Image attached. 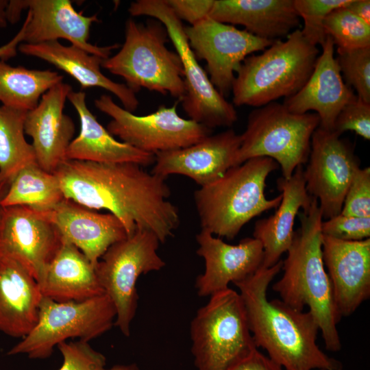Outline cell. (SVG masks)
Instances as JSON below:
<instances>
[{
  "label": "cell",
  "instance_id": "cell-36",
  "mask_svg": "<svg viewBox=\"0 0 370 370\" xmlns=\"http://www.w3.org/2000/svg\"><path fill=\"white\" fill-rule=\"evenodd\" d=\"M341 214L370 217V168H359L347 190Z\"/></svg>",
  "mask_w": 370,
  "mask_h": 370
},
{
  "label": "cell",
  "instance_id": "cell-45",
  "mask_svg": "<svg viewBox=\"0 0 370 370\" xmlns=\"http://www.w3.org/2000/svg\"><path fill=\"white\" fill-rule=\"evenodd\" d=\"M9 187V184H0V215L2 210L1 206V201L3 199L4 196L5 195Z\"/></svg>",
  "mask_w": 370,
  "mask_h": 370
},
{
  "label": "cell",
  "instance_id": "cell-29",
  "mask_svg": "<svg viewBox=\"0 0 370 370\" xmlns=\"http://www.w3.org/2000/svg\"><path fill=\"white\" fill-rule=\"evenodd\" d=\"M63 78L51 70L14 67L0 60V101L8 107L31 110L40 97Z\"/></svg>",
  "mask_w": 370,
  "mask_h": 370
},
{
  "label": "cell",
  "instance_id": "cell-8",
  "mask_svg": "<svg viewBox=\"0 0 370 370\" xmlns=\"http://www.w3.org/2000/svg\"><path fill=\"white\" fill-rule=\"evenodd\" d=\"M317 114H295L283 103L271 102L252 110L234 166L256 157L275 160L289 179L299 166L307 162L312 136L319 126Z\"/></svg>",
  "mask_w": 370,
  "mask_h": 370
},
{
  "label": "cell",
  "instance_id": "cell-6",
  "mask_svg": "<svg viewBox=\"0 0 370 370\" xmlns=\"http://www.w3.org/2000/svg\"><path fill=\"white\" fill-rule=\"evenodd\" d=\"M125 36L119 52L103 60L101 66L122 77L135 93L145 88L181 101L186 93L184 70L177 52L166 45L164 25L153 18L145 23L130 18Z\"/></svg>",
  "mask_w": 370,
  "mask_h": 370
},
{
  "label": "cell",
  "instance_id": "cell-40",
  "mask_svg": "<svg viewBox=\"0 0 370 370\" xmlns=\"http://www.w3.org/2000/svg\"><path fill=\"white\" fill-rule=\"evenodd\" d=\"M230 370H284L282 367L257 349Z\"/></svg>",
  "mask_w": 370,
  "mask_h": 370
},
{
  "label": "cell",
  "instance_id": "cell-34",
  "mask_svg": "<svg viewBox=\"0 0 370 370\" xmlns=\"http://www.w3.org/2000/svg\"><path fill=\"white\" fill-rule=\"evenodd\" d=\"M351 0H293L295 8L304 21L303 36L312 45H322L327 38L323 23L334 9L346 6Z\"/></svg>",
  "mask_w": 370,
  "mask_h": 370
},
{
  "label": "cell",
  "instance_id": "cell-27",
  "mask_svg": "<svg viewBox=\"0 0 370 370\" xmlns=\"http://www.w3.org/2000/svg\"><path fill=\"white\" fill-rule=\"evenodd\" d=\"M21 53L36 57L70 75L82 88L100 87L114 95L123 108L133 112L138 106L136 93L126 84L116 83L101 71L103 58L90 54L75 46H65L58 40L18 46Z\"/></svg>",
  "mask_w": 370,
  "mask_h": 370
},
{
  "label": "cell",
  "instance_id": "cell-23",
  "mask_svg": "<svg viewBox=\"0 0 370 370\" xmlns=\"http://www.w3.org/2000/svg\"><path fill=\"white\" fill-rule=\"evenodd\" d=\"M282 200L273 215L258 220L253 237L263 248L262 267L269 268L280 260L293 242L295 219L300 209H308L312 199L306 188L304 169L299 166L289 179L283 177L277 180Z\"/></svg>",
  "mask_w": 370,
  "mask_h": 370
},
{
  "label": "cell",
  "instance_id": "cell-38",
  "mask_svg": "<svg viewBox=\"0 0 370 370\" xmlns=\"http://www.w3.org/2000/svg\"><path fill=\"white\" fill-rule=\"evenodd\" d=\"M333 131L341 135L353 131L363 138L370 140V103L358 97L346 104L338 114Z\"/></svg>",
  "mask_w": 370,
  "mask_h": 370
},
{
  "label": "cell",
  "instance_id": "cell-4",
  "mask_svg": "<svg viewBox=\"0 0 370 370\" xmlns=\"http://www.w3.org/2000/svg\"><path fill=\"white\" fill-rule=\"evenodd\" d=\"M279 165L267 157H256L230 168L212 183L195 191L201 230L232 240L254 217L273 208L281 193L268 199L266 180Z\"/></svg>",
  "mask_w": 370,
  "mask_h": 370
},
{
  "label": "cell",
  "instance_id": "cell-18",
  "mask_svg": "<svg viewBox=\"0 0 370 370\" xmlns=\"http://www.w3.org/2000/svg\"><path fill=\"white\" fill-rule=\"evenodd\" d=\"M322 256L339 317L370 297V238L347 241L322 235Z\"/></svg>",
  "mask_w": 370,
  "mask_h": 370
},
{
  "label": "cell",
  "instance_id": "cell-24",
  "mask_svg": "<svg viewBox=\"0 0 370 370\" xmlns=\"http://www.w3.org/2000/svg\"><path fill=\"white\" fill-rule=\"evenodd\" d=\"M208 17L272 41L287 37L300 23L293 0H214Z\"/></svg>",
  "mask_w": 370,
  "mask_h": 370
},
{
  "label": "cell",
  "instance_id": "cell-35",
  "mask_svg": "<svg viewBox=\"0 0 370 370\" xmlns=\"http://www.w3.org/2000/svg\"><path fill=\"white\" fill-rule=\"evenodd\" d=\"M62 356L58 370H106V358L83 341H64L57 346Z\"/></svg>",
  "mask_w": 370,
  "mask_h": 370
},
{
  "label": "cell",
  "instance_id": "cell-41",
  "mask_svg": "<svg viewBox=\"0 0 370 370\" xmlns=\"http://www.w3.org/2000/svg\"><path fill=\"white\" fill-rule=\"evenodd\" d=\"M345 8L355 16L370 25L369 0H351Z\"/></svg>",
  "mask_w": 370,
  "mask_h": 370
},
{
  "label": "cell",
  "instance_id": "cell-37",
  "mask_svg": "<svg viewBox=\"0 0 370 370\" xmlns=\"http://www.w3.org/2000/svg\"><path fill=\"white\" fill-rule=\"evenodd\" d=\"M322 235L334 238L357 241L370 236V217H358L338 214L321 225Z\"/></svg>",
  "mask_w": 370,
  "mask_h": 370
},
{
  "label": "cell",
  "instance_id": "cell-15",
  "mask_svg": "<svg viewBox=\"0 0 370 370\" xmlns=\"http://www.w3.org/2000/svg\"><path fill=\"white\" fill-rule=\"evenodd\" d=\"M28 13L23 25V41L38 44L64 38L71 45L103 59L119 45L99 47L88 42L90 28L97 21V15L84 16L77 12L69 0H12L8 1L5 14L8 22L15 23L23 10Z\"/></svg>",
  "mask_w": 370,
  "mask_h": 370
},
{
  "label": "cell",
  "instance_id": "cell-43",
  "mask_svg": "<svg viewBox=\"0 0 370 370\" xmlns=\"http://www.w3.org/2000/svg\"><path fill=\"white\" fill-rule=\"evenodd\" d=\"M8 1L0 0V27H4L7 25L5 10Z\"/></svg>",
  "mask_w": 370,
  "mask_h": 370
},
{
  "label": "cell",
  "instance_id": "cell-3",
  "mask_svg": "<svg viewBox=\"0 0 370 370\" xmlns=\"http://www.w3.org/2000/svg\"><path fill=\"white\" fill-rule=\"evenodd\" d=\"M300 225L282 260L284 273L272 288L289 306L304 310L305 306L317 321L326 349L338 352L341 342L337 325L341 318L334 302L332 289L322 256L321 222L317 199L298 213Z\"/></svg>",
  "mask_w": 370,
  "mask_h": 370
},
{
  "label": "cell",
  "instance_id": "cell-2",
  "mask_svg": "<svg viewBox=\"0 0 370 370\" xmlns=\"http://www.w3.org/2000/svg\"><path fill=\"white\" fill-rule=\"evenodd\" d=\"M283 261L260 267L235 284L239 289L257 348L284 370H342L340 361L329 357L317 344L319 328L309 312L295 309L281 299L269 300L267 290L282 270Z\"/></svg>",
  "mask_w": 370,
  "mask_h": 370
},
{
  "label": "cell",
  "instance_id": "cell-20",
  "mask_svg": "<svg viewBox=\"0 0 370 370\" xmlns=\"http://www.w3.org/2000/svg\"><path fill=\"white\" fill-rule=\"evenodd\" d=\"M71 90L66 83L53 86L25 116L24 131L33 140L36 162L49 173H53L66 160V149L73 140L75 124L63 111Z\"/></svg>",
  "mask_w": 370,
  "mask_h": 370
},
{
  "label": "cell",
  "instance_id": "cell-7",
  "mask_svg": "<svg viewBox=\"0 0 370 370\" xmlns=\"http://www.w3.org/2000/svg\"><path fill=\"white\" fill-rule=\"evenodd\" d=\"M190 336L197 370H230L258 349L239 293L230 288L198 310Z\"/></svg>",
  "mask_w": 370,
  "mask_h": 370
},
{
  "label": "cell",
  "instance_id": "cell-16",
  "mask_svg": "<svg viewBox=\"0 0 370 370\" xmlns=\"http://www.w3.org/2000/svg\"><path fill=\"white\" fill-rule=\"evenodd\" d=\"M49 211L11 206L0 215V256L19 262L38 284L62 243Z\"/></svg>",
  "mask_w": 370,
  "mask_h": 370
},
{
  "label": "cell",
  "instance_id": "cell-13",
  "mask_svg": "<svg viewBox=\"0 0 370 370\" xmlns=\"http://www.w3.org/2000/svg\"><path fill=\"white\" fill-rule=\"evenodd\" d=\"M335 131L314 132L304 170L306 188L317 199L323 219L341 213L343 201L360 161L352 144Z\"/></svg>",
  "mask_w": 370,
  "mask_h": 370
},
{
  "label": "cell",
  "instance_id": "cell-30",
  "mask_svg": "<svg viewBox=\"0 0 370 370\" xmlns=\"http://www.w3.org/2000/svg\"><path fill=\"white\" fill-rule=\"evenodd\" d=\"M64 199L57 176L34 163L21 169L12 180L1 201V206H26L47 211Z\"/></svg>",
  "mask_w": 370,
  "mask_h": 370
},
{
  "label": "cell",
  "instance_id": "cell-39",
  "mask_svg": "<svg viewBox=\"0 0 370 370\" xmlns=\"http://www.w3.org/2000/svg\"><path fill=\"white\" fill-rule=\"evenodd\" d=\"M181 21L193 25L208 16L214 0H166Z\"/></svg>",
  "mask_w": 370,
  "mask_h": 370
},
{
  "label": "cell",
  "instance_id": "cell-42",
  "mask_svg": "<svg viewBox=\"0 0 370 370\" xmlns=\"http://www.w3.org/2000/svg\"><path fill=\"white\" fill-rule=\"evenodd\" d=\"M24 27L22 26L17 34L7 44L0 47V59L5 61L16 56L17 46L23 41Z\"/></svg>",
  "mask_w": 370,
  "mask_h": 370
},
{
  "label": "cell",
  "instance_id": "cell-11",
  "mask_svg": "<svg viewBox=\"0 0 370 370\" xmlns=\"http://www.w3.org/2000/svg\"><path fill=\"white\" fill-rule=\"evenodd\" d=\"M159 243L153 233L138 229L112 245L95 267L101 287L115 306L114 325L125 336L130 335L131 323L138 306V278L165 266L157 252Z\"/></svg>",
  "mask_w": 370,
  "mask_h": 370
},
{
  "label": "cell",
  "instance_id": "cell-9",
  "mask_svg": "<svg viewBox=\"0 0 370 370\" xmlns=\"http://www.w3.org/2000/svg\"><path fill=\"white\" fill-rule=\"evenodd\" d=\"M128 11L133 16L156 19L165 27L182 62L186 93L181 101L189 119L210 130L232 126L238 119L234 106L211 83L189 45L185 27L166 1L138 0L130 4Z\"/></svg>",
  "mask_w": 370,
  "mask_h": 370
},
{
  "label": "cell",
  "instance_id": "cell-19",
  "mask_svg": "<svg viewBox=\"0 0 370 370\" xmlns=\"http://www.w3.org/2000/svg\"><path fill=\"white\" fill-rule=\"evenodd\" d=\"M199 245L197 254L205 262L204 272L196 280L197 293L211 296L252 275L262 265L263 248L252 237L230 245L211 233L201 230L196 235Z\"/></svg>",
  "mask_w": 370,
  "mask_h": 370
},
{
  "label": "cell",
  "instance_id": "cell-12",
  "mask_svg": "<svg viewBox=\"0 0 370 370\" xmlns=\"http://www.w3.org/2000/svg\"><path fill=\"white\" fill-rule=\"evenodd\" d=\"M177 105H162L151 114L138 116L117 105L109 95H102L95 101V107L112 118L106 129L112 136L154 155L186 147L212 134L206 126L181 117Z\"/></svg>",
  "mask_w": 370,
  "mask_h": 370
},
{
  "label": "cell",
  "instance_id": "cell-21",
  "mask_svg": "<svg viewBox=\"0 0 370 370\" xmlns=\"http://www.w3.org/2000/svg\"><path fill=\"white\" fill-rule=\"evenodd\" d=\"M321 47L322 52L308 81L297 93L286 98L283 104L295 114L314 111L320 119L319 127L333 131L342 108L357 95L343 79L331 37L327 36Z\"/></svg>",
  "mask_w": 370,
  "mask_h": 370
},
{
  "label": "cell",
  "instance_id": "cell-10",
  "mask_svg": "<svg viewBox=\"0 0 370 370\" xmlns=\"http://www.w3.org/2000/svg\"><path fill=\"white\" fill-rule=\"evenodd\" d=\"M116 315L115 306L106 293L82 301L60 302L42 297L36 325L8 355L47 358L55 347L69 338L89 342L102 335L114 325Z\"/></svg>",
  "mask_w": 370,
  "mask_h": 370
},
{
  "label": "cell",
  "instance_id": "cell-25",
  "mask_svg": "<svg viewBox=\"0 0 370 370\" xmlns=\"http://www.w3.org/2000/svg\"><path fill=\"white\" fill-rule=\"evenodd\" d=\"M42 298L33 275L17 261L0 256V331L27 336L38 321Z\"/></svg>",
  "mask_w": 370,
  "mask_h": 370
},
{
  "label": "cell",
  "instance_id": "cell-32",
  "mask_svg": "<svg viewBox=\"0 0 370 370\" xmlns=\"http://www.w3.org/2000/svg\"><path fill=\"white\" fill-rule=\"evenodd\" d=\"M323 27L337 48L354 49L370 47V25L345 6L332 10L325 18Z\"/></svg>",
  "mask_w": 370,
  "mask_h": 370
},
{
  "label": "cell",
  "instance_id": "cell-17",
  "mask_svg": "<svg viewBox=\"0 0 370 370\" xmlns=\"http://www.w3.org/2000/svg\"><path fill=\"white\" fill-rule=\"evenodd\" d=\"M241 145V135L232 129L211 134L186 147L156 153L151 173L164 178L182 175L202 187L234 166Z\"/></svg>",
  "mask_w": 370,
  "mask_h": 370
},
{
  "label": "cell",
  "instance_id": "cell-44",
  "mask_svg": "<svg viewBox=\"0 0 370 370\" xmlns=\"http://www.w3.org/2000/svg\"><path fill=\"white\" fill-rule=\"evenodd\" d=\"M106 370H139L137 366L135 364L123 365H118L112 367L110 369H106Z\"/></svg>",
  "mask_w": 370,
  "mask_h": 370
},
{
  "label": "cell",
  "instance_id": "cell-1",
  "mask_svg": "<svg viewBox=\"0 0 370 370\" xmlns=\"http://www.w3.org/2000/svg\"><path fill=\"white\" fill-rule=\"evenodd\" d=\"M53 173L65 199L108 210L122 222L128 236L145 230L163 243L180 223L178 208L168 199L171 190L166 178L138 164L66 160Z\"/></svg>",
  "mask_w": 370,
  "mask_h": 370
},
{
  "label": "cell",
  "instance_id": "cell-22",
  "mask_svg": "<svg viewBox=\"0 0 370 370\" xmlns=\"http://www.w3.org/2000/svg\"><path fill=\"white\" fill-rule=\"evenodd\" d=\"M49 212L62 240L76 246L95 267L112 245L128 236L114 214L97 212L71 199H64Z\"/></svg>",
  "mask_w": 370,
  "mask_h": 370
},
{
  "label": "cell",
  "instance_id": "cell-26",
  "mask_svg": "<svg viewBox=\"0 0 370 370\" xmlns=\"http://www.w3.org/2000/svg\"><path fill=\"white\" fill-rule=\"evenodd\" d=\"M67 99L76 110L80 132L69 144L66 160L100 163L133 162L142 166L155 162V155L140 151L112 136L89 110L86 93L71 90Z\"/></svg>",
  "mask_w": 370,
  "mask_h": 370
},
{
  "label": "cell",
  "instance_id": "cell-14",
  "mask_svg": "<svg viewBox=\"0 0 370 370\" xmlns=\"http://www.w3.org/2000/svg\"><path fill=\"white\" fill-rule=\"evenodd\" d=\"M184 30L197 59L206 61L211 83L225 98L232 92L236 72L243 61L274 42L208 16Z\"/></svg>",
  "mask_w": 370,
  "mask_h": 370
},
{
  "label": "cell",
  "instance_id": "cell-31",
  "mask_svg": "<svg viewBox=\"0 0 370 370\" xmlns=\"http://www.w3.org/2000/svg\"><path fill=\"white\" fill-rule=\"evenodd\" d=\"M27 112L0 106V184L10 185L21 169L37 163L34 147L25 138Z\"/></svg>",
  "mask_w": 370,
  "mask_h": 370
},
{
  "label": "cell",
  "instance_id": "cell-5",
  "mask_svg": "<svg viewBox=\"0 0 370 370\" xmlns=\"http://www.w3.org/2000/svg\"><path fill=\"white\" fill-rule=\"evenodd\" d=\"M319 50L296 29L260 54L247 56L232 84L234 106L256 108L297 93L312 73Z\"/></svg>",
  "mask_w": 370,
  "mask_h": 370
},
{
  "label": "cell",
  "instance_id": "cell-33",
  "mask_svg": "<svg viewBox=\"0 0 370 370\" xmlns=\"http://www.w3.org/2000/svg\"><path fill=\"white\" fill-rule=\"evenodd\" d=\"M336 59L346 84L356 91L357 97L370 103V47L337 48Z\"/></svg>",
  "mask_w": 370,
  "mask_h": 370
},
{
  "label": "cell",
  "instance_id": "cell-28",
  "mask_svg": "<svg viewBox=\"0 0 370 370\" xmlns=\"http://www.w3.org/2000/svg\"><path fill=\"white\" fill-rule=\"evenodd\" d=\"M38 285L42 297L60 302L82 301L105 293L95 266L64 240Z\"/></svg>",
  "mask_w": 370,
  "mask_h": 370
}]
</instances>
